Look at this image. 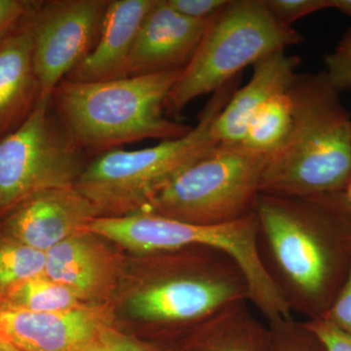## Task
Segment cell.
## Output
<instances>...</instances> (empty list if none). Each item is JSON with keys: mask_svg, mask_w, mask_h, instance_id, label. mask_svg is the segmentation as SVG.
<instances>
[{"mask_svg": "<svg viewBox=\"0 0 351 351\" xmlns=\"http://www.w3.org/2000/svg\"><path fill=\"white\" fill-rule=\"evenodd\" d=\"M263 269L295 316L322 317L351 261V213L341 191L313 196L260 193L254 208Z\"/></svg>", "mask_w": 351, "mask_h": 351, "instance_id": "1", "label": "cell"}, {"mask_svg": "<svg viewBox=\"0 0 351 351\" xmlns=\"http://www.w3.org/2000/svg\"><path fill=\"white\" fill-rule=\"evenodd\" d=\"M182 71L98 82L63 80L51 95V108L73 144L89 156L140 141L174 140L191 129L164 112Z\"/></svg>", "mask_w": 351, "mask_h": 351, "instance_id": "2", "label": "cell"}, {"mask_svg": "<svg viewBox=\"0 0 351 351\" xmlns=\"http://www.w3.org/2000/svg\"><path fill=\"white\" fill-rule=\"evenodd\" d=\"M292 129L267 156L261 193L329 195L351 179V119L324 71L298 73L290 90Z\"/></svg>", "mask_w": 351, "mask_h": 351, "instance_id": "3", "label": "cell"}, {"mask_svg": "<svg viewBox=\"0 0 351 351\" xmlns=\"http://www.w3.org/2000/svg\"><path fill=\"white\" fill-rule=\"evenodd\" d=\"M239 80L237 76L212 94L197 123L184 137L137 151L117 149L99 154L88 164L75 188L93 203L100 217L142 211L182 171L219 145L212 138V124L237 89Z\"/></svg>", "mask_w": 351, "mask_h": 351, "instance_id": "4", "label": "cell"}, {"mask_svg": "<svg viewBox=\"0 0 351 351\" xmlns=\"http://www.w3.org/2000/svg\"><path fill=\"white\" fill-rule=\"evenodd\" d=\"M154 254L151 280L127 304L136 319L193 328L233 302L249 301L246 276L226 252L197 245Z\"/></svg>", "mask_w": 351, "mask_h": 351, "instance_id": "5", "label": "cell"}, {"mask_svg": "<svg viewBox=\"0 0 351 351\" xmlns=\"http://www.w3.org/2000/svg\"><path fill=\"white\" fill-rule=\"evenodd\" d=\"M302 41V34L277 20L265 0H228L168 95L165 114L179 119L195 99L215 93L247 66Z\"/></svg>", "mask_w": 351, "mask_h": 351, "instance_id": "6", "label": "cell"}, {"mask_svg": "<svg viewBox=\"0 0 351 351\" xmlns=\"http://www.w3.org/2000/svg\"><path fill=\"white\" fill-rule=\"evenodd\" d=\"M88 230L147 255L197 245L219 249L239 263L248 282L249 302L263 319L270 323L293 316L261 262L254 212L219 226L193 225L147 213L100 217L90 223Z\"/></svg>", "mask_w": 351, "mask_h": 351, "instance_id": "7", "label": "cell"}, {"mask_svg": "<svg viewBox=\"0 0 351 351\" xmlns=\"http://www.w3.org/2000/svg\"><path fill=\"white\" fill-rule=\"evenodd\" d=\"M267 156L241 144H219L138 213L199 226L225 225L244 218L254 212Z\"/></svg>", "mask_w": 351, "mask_h": 351, "instance_id": "8", "label": "cell"}, {"mask_svg": "<svg viewBox=\"0 0 351 351\" xmlns=\"http://www.w3.org/2000/svg\"><path fill=\"white\" fill-rule=\"evenodd\" d=\"M86 152L73 144L43 99L24 123L0 141V219L32 195L75 186Z\"/></svg>", "mask_w": 351, "mask_h": 351, "instance_id": "9", "label": "cell"}, {"mask_svg": "<svg viewBox=\"0 0 351 351\" xmlns=\"http://www.w3.org/2000/svg\"><path fill=\"white\" fill-rule=\"evenodd\" d=\"M108 0H47L31 17L34 64L41 100L93 50Z\"/></svg>", "mask_w": 351, "mask_h": 351, "instance_id": "10", "label": "cell"}, {"mask_svg": "<svg viewBox=\"0 0 351 351\" xmlns=\"http://www.w3.org/2000/svg\"><path fill=\"white\" fill-rule=\"evenodd\" d=\"M113 318L101 302L58 313L0 311V341L20 351H85Z\"/></svg>", "mask_w": 351, "mask_h": 351, "instance_id": "11", "label": "cell"}, {"mask_svg": "<svg viewBox=\"0 0 351 351\" xmlns=\"http://www.w3.org/2000/svg\"><path fill=\"white\" fill-rule=\"evenodd\" d=\"M99 217L93 203L75 186L47 189L5 215L1 232L46 253L64 240L88 230Z\"/></svg>", "mask_w": 351, "mask_h": 351, "instance_id": "12", "label": "cell"}, {"mask_svg": "<svg viewBox=\"0 0 351 351\" xmlns=\"http://www.w3.org/2000/svg\"><path fill=\"white\" fill-rule=\"evenodd\" d=\"M214 18L191 19L174 10L167 0H157L138 31L124 77L182 71Z\"/></svg>", "mask_w": 351, "mask_h": 351, "instance_id": "13", "label": "cell"}, {"mask_svg": "<svg viewBox=\"0 0 351 351\" xmlns=\"http://www.w3.org/2000/svg\"><path fill=\"white\" fill-rule=\"evenodd\" d=\"M48 278L71 289L88 304H99L114 290L120 263L99 235L85 230L46 252Z\"/></svg>", "mask_w": 351, "mask_h": 351, "instance_id": "14", "label": "cell"}, {"mask_svg": "<svg viewBox=\"0 0 351 351\" xmlns=\"http://www.w3.org/2000/svg\"><path fill=\"white\" fill-rule=\"evenodd\" d=\"M301 59L278 51L263 58L253 66L251 80L237 88L215 119L212 138L218 144H240L254 115L276 95L289 91Z\"/></svg>", "mask_w": 351, "mask_h": 351, "instance_id": "15", "label": "cell"}, {"mask_svg": "<svg viewBox=\"0 0 351 351\" xmlns=\"http://www.w3.org/2000/svg\"><path fill=\"white\" fill-rule=\"evenodd\" d=\"M157 0H108L98 43L64 80L98 82L123 78L143 23Z\"/></svg>", "mask_w": 351, "mask_h": 351, "instance_id": "16", "label": "cell"}, {"mask_svg": "<svg viewBox=\"0 0 351 351\" xmlns=\"http://www.w3.org/2000/svg\"><path fill=\"white\" fill-rule=\"evenodd\" d=\"M32 15L0 41V141L24 123L43 96L34 64Z\"/></svg>", "mask_w": 351, "mask_h": 351, "instance_id": "17", "label": "cell"}, {"mask_svg": "<svg viewBox=\"0 0 351 351\" xmlns=\"http://www.w3.org/2000/svg\"><path fill=\"white\" fill-rule=\"evenodd\" d=\"M247 300L235 302L193 327V351H269V324Z\"/></svg>", "mask_w": 351, "mask_h": 351, "instance_id": "18", "label": "cell"}, {"mask_svg": "<svg viewBox=\"0 0 351 351\" xmlns=\"http://www.w3.org/2000/svg\"><path fill=\"white\" fill-rule=\"evenodd\" d=\"M71 289L43 276L0 295V311L58 313L87 306Z\"/></svg>", "mask_w": 351, "mask_h": 351, "instance_id": "19", "label": "cell"}, {"mask_svg": "<svg viewBox=\"0 0 351 351\" xmlns=\"http://www.w3.org/2000/svg\"><path fill=\"white\" fill-rule=\"evenodd\" d=\"M293 119L294 106L290 92L276 95L254 115L240 144L269 156L288 138Z\"/></svg>", "mask_w": 351, "mask_h": 351, "instance_id": "20", "label": "cell"}, {"mask_svg": "<svg viewBox=\"0 0 351 351\" xmlns=\"http://www.w3.org/2000/svg\"><path fill=\"white\" fill-rule=\"evenodd\" d=\"M45 252L0 232V295L45 274Z\"/></svg>", "mask_w": 351, "mask_h": 351, "instance_id": "21", "label": "cell"}, {"mask_svg": "<svg viewBox=\"0 0 351 351\" xmlns=\"http://www.w3.org/2000/svg\"><path fill=\"white\" fill-rule=\"evenodd\" d=\"M270 332L269 351H325L306 323L295 316L267 323Z\"/></svg>", "mask_w": 351, "mask_h": 351, "instance_id": "22", "label": "cell"}, {"mask_svg": "<svg viewBox=\"0 0 351 351\" xmlns=\"http://www.w3.org/2000/svg\"><path fill=\"white\" fill-rule=\"evenodd\" d=\"M323 71L339 92L351 89V27L336 49L325 58V71Z\"/></svg>", "mask_w": 351, "mask_h": 351, "instance_id": "23", "label": "cell"}, {"mask_svg": "<svg viewBox=\"0 0 351 351\" xmlns=\"http://www.w3.org/2000/svg\"><path fill=\"white\" fill-rule=\"evenodd\" d=\"M265 2L277 20L291 27L306 16L330 8V0H265Z\"/></svg>", "mask_w": 351, "mask_h": 351, "instance_id": "24", "label": "cell"}, {"mask_svg": "<svg viewBox=\"0 0 351 351\" xmlns=\"http://www.w3.org/2000/svg\"><path fill=\"white\" fill-rule=\"evenodd\" d=\"M41 0H0V41L29 18Z\"/></svg>", "mask_w": 351, "mask_h": 351, "instance_id": "25", "label": "cell"}, {"mask_svg": "<svg viewBox=\"0 0 351 351\" xmlns=\"http://www.w3.org/2000/svg\"><path fill=\"white\" fill-rule=\"evenodd\" d=\"M306 327L318 339L325 351H351V334L335 326L329 321L306 320Z\"/></svg>", "mask_w": 351, "mask_h": 351, "instance_id": "26", "label": "cell"}, {"mask_svg": "<svg viewBox=\"0 0 351 351\" xmlns=\"http://www.w3.org/2000/svg\"><path fill=\"white\" fill-rule=\"evenodd\" d=\"M321 318L351 334V261L343 285Z\"/></svg>", "mask_w": 351, "mask_h": 351, "instance_id": "27", "label": "cell"}, {"mask_svg": "<svg viewBox=\"0 0 351 351\" xmlns=\"http://www.w3.org/2000/svg\"><path fill=\"white\" fill-rule=\"evenodd\" d=\"M168 4L184 17L211 19L228 3V0H167Z\"/></svg>", "mask_w": 351, "mask_h": 351, "instance_id": "28", "label": "cell"}, {"mask_svg": "<svg viewBox=\"0 0 351 351\" xmlns=\"http://www.w3.org/2000/svg\"><path fill=\"white\" fill-rule=\"evenodd\" d=\"M85 351H156L110 327Z\"/></svg>", "mask_w": 351, "mask_h": 351, "instance_id": "29", "label": "cell"}, {"mask_svg": "<svg viewBox=\"0 0 351 351\" xmlns=\"http://www.w3.org/2000/svg\"><path fill=\"white\" fill-rule=\"evenodd\" d=\"M330 8L337 9L351 17V0H330Z\"/></svg>", "mask_w": 351, "mask_h": 351, "instance_id": "30", "label": "cell"}, {"mask_svg": "<svg viewBox=\"0 0 351 351\" xmlns=\"http://www.w3.org/2000/svg\"><path fill=\"white\" fill-rule=\"evenodd\" d=\"M341 196L346 208H348V211L351 213V179L346 184L343 191H341Z\"/></svg>", "mask_w": 351, "mask_h": 351, "instance_id": "31", "label": "cell"}, {"mask_svg": "<svg viewBox=\"0 0 351 351\" xmlns=\"http://www.w3.org/2000/svg\"><path fill=\"white\" fill-rule=\"evenodd\" d=\"M0 351H20L13 346L9 345L5 341H0Z\"/></svg>", "mask_w": 351, "mask_h": 351, "instance_id": "32", "label": "cell"}]
</instances>
